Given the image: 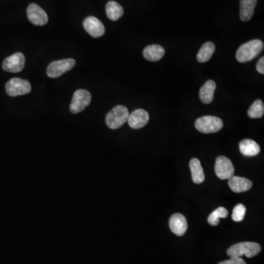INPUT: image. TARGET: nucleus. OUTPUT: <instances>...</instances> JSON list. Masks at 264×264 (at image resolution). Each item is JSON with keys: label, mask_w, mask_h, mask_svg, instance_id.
<instances>
[{"label": "nucleus", "mask_w": 264, "mask_h": 264, "mask_svg": "<svg viewBox=\"0 0 264 264\" xmlns=\"http://www.w3.org/2000/svg\"><path fill=\"white\" fill-rule=\"evenodd\" d=\"M264 47V43L262 40L259 39L250 40L238 48L236 54L237 60L242 63L249 62L260 54L263 51Z\"/></svg>", "instance_id": "nucleus-1"}, {"label": "nucleus", "mask_w": 264, "mask_h": 264, "mask_svg": "<svg viewBox=\"0 0 264 264\" xmlns=\"http://www.w3.org/2000/svg\"><path fill=\"white\" fill-rule=\"evenodd\" d=\"M261 251V245L256 242H240L231 246L228 250L227 254L231 258H241L243 256L247 258H253L259 254Z\"/></svg>", "instance_id": "nucleus-2"}, {"label": "nucleus", "mask_w": 264, "mask_h": 264, "mask_svg": "<svg viewBox=\"0 0 264 264\" xmlns=\"http://www.w3.org/2000/svg\"><path fill=\"white\" fill-rule=\"evenodd\" d=\"M129 112L125 106L118 105L109 111L106 116V123L111 129H119L128 120Z\"/></svg>", "instance_id": "nucleus-3"}, {"label": "nucleus", "mask_w": 264, "mask_h": 264, "mask_svg": "<svg viewBox=\"0 0 264 264\" xmlns=\"http://www.w3.org/2000/svg\"><path fill=\"white\" fill-rule=\"evenodd\" d=\"M223 127V120L215 116L201 117L195 121V128L204 134H212L221 130Z\"/></svg>", "instance_id": "nucleus-4"}, {"label": "nucleus", "mask_w": 264, "mask_h": 264, "mask_svg": "<svg viewBox=\"0 0 264 264\" xmlns=\"http://www.w3.org/2000/svg\"><path fill=\"white\" fill-rule=\"evenodd\" d=\"M5 90L8 96L16 97L30 93L32 87L27 80L19 78H13L7 82Z\"/></svg>", "instance_id": "nucleus-5"}, {"label": "nucleus", "mask_w": 264, "mask_h": 264, "mask_svg": "<svg viewBox=\"0 0 264 264\" xmlns=\"http://www.w3.org/2000/svg\"><path fill=\"white\" fill-rule=\"evenodd\" d=\"M75 64H76V61L73 59L54 61L48 65L46 73L51 78L60 77L63 73L68 72L70 70L72 69Z\"/></svg>", "instance_id": "nucleus-6"}, {"label": "nucleus", "mask_w": 264, "mask_h": 264, "mask_svg": "<svg viewBox=\"0 0 264 264\" xmlns=\"http://www.w3.org/2000/svg\"><path fill=\"white\" fill-rule=\"evenodd\" d=\"M91 102V95L86 90H78L73 94L70 110L73 114L79 113L88 107Z\"/></svg>", "instance_id": "nucleus-7"}, {"label": "nucleus", "mask_w": 264, "mask_h": 264, "mask_svg": "<svg viewBox=\"0 0 264 264\" xmlns=\"http://www.w3.org/2000/svg\"><path fill=\"white\" fill-rule=\"evenodd\" d=\"M215 173L222 180H229L234 175V167L232 162L226 156H218L215 162Z\"/></svg>", "instance_id": "nucleus-8"}, {"label": "nucleus", "mask_w": 264, "mask_h": 264, "mask_svg": "<svg viewBox=\"0 0 264 264\" xmlns=\"http://www.w3.org/2000/svg\"><path fill=\"white\" fill-rule=\"evenodd\" d=\"M25 65V57L21 52H17L7 57L2 62V68L7 72L18 73L22 71Z\"/></svg>", "instance_id": "nucleus-9"}, {"label": "nucleus", "mask_w": 264, "mask_h": 264, "mask_svg": "<svg viewBox=\"0 0 264 264\" xmlns=\"http://www.w3.org/2000/svg\"><path fill=\"white\" fill-rule=\"evenodd\" d=\"M29 21L37 26H43L48 22L46 12L36 4H30L26 10Z\"/></svg>", "instance_id": "nucleus-10"}, {"label": "nucleus", "mask_w": 264, "mask_h": 264, "mask_svg": "<svg viewBox=\"0 0 264 264\" xmlns=\"http://www.w3.org/2000/svg\"><path fill=\"white\" fill-rule=\"evenodd\" d=\"M83 26L89 35L93 37H99L104 35L105 28L98 18L94 16H89L84 21Z\"/></svg>", "instance_id": "nucleus-11"}, {"label": "nucleus", "mask_w": 264, "mask_h": 264, "mask_svg": "<svg viewBox=\"0 0 264 264\" xmlns=\"http://www.w3.org/2000/svg\"><path fill=\"white\" fill-rule=\"evenodd\" d=\"M149 115L148 112L143 109L134 110L129 115L128 123L129 126L134 129H140L144 127L149 121Z\"/></svg>", "instance_id": "nucleus-12"}, {"label": "nucleus", "mask_w": 264, "mask_h": 264, "mask_svg": "<svg viewBox=\"0 0 264 264\" xmlns=\"http://www.w3.org/2000/svg\"><path fill=\"white\" fill-rule=\"evenodd\" d=\"M169 226L172 232L179 237L184 235L188 228L185 217L179 213L175 214L170 217Z\"/></svg>", "instance_id": "nucleus-13"}, {"label": "nucleus", "mask_w": 264, "mask_h": 264, "mask_svg": "<svg viewBox=\"0 0 264 264\" xmlns=\"http://www.w3.org/2000/svg\"><path fill=\"white\" fill-rule=\"evenodd\" d=\"M228 185L233 192L242 193L251 190L253 187L252 181L240 176H233L228 181Z\"/></svg>", "instance_id": "nucleus-14"}, {"label": "nucleus", "mask_w": 264, "mask_h": 264, "mask_svg": "<svg viewBox=\"0 0 264 264\" xmlns=\"http://www.w3.org/2000/svg\"><path fill=\"white\" fill-rule=\"evenodd\" d=\"M217 84L215 81L208 80L201 87L200 90V98L204 104H208L212 102L215 96V91L216 90Z\"/></svg>", "instance_id": "nucleus-15"}, {"label": "nucleus", "mask_w": 264, "mask_h": 264, "mask_svg": "<svg viewBox=\"0 0 264 264\" xmlns=\"http://www.w3.org/2000/svg\"><path fill=\"white\" fill-rule=\"evenodd\" d=\"M165 54V48L160 45L154 44L146 46L143 50V56L147 60L156 62L160 60Z\"/></svg>", "instance_id": "nucleus-16"}, {"label": "nucleus", "mask_w": 264, "mask_h": 264, "mask_svg": "<svg viewBox=\"0 0 264 264\" xmlns=\"http://www.w3.org/2000/svg\"><path fill=\"white\" fill-rule=\"evenodd\" d=\"M257 0H241L240 18L242 21H248L252 18Z\"/></svg>", "instance_id": "nucleus-17"}, {"label": "nucleus", "mask_w": 264, "mask_h": 264, "mask_svg": "<svg viewBox=\"0 0 264 264\" xmlns=\"http://www.w3.org/2000/svg\"><path fill=\"white\" fill-rule=\"evenodd\" d=\"M190 168L192 173V179L196 184H202L205 180L204 169L201 166V161L193 158L190 162Z\"/></svg>", "instance_id": "nucleus-18"}, {"label": "nucleus", "mask_w": 264, "mask_h": 264, "mask_svg": "<svg viewBox=\"0 0 264 264\" xmlns=\"http://www.w3.org/2000/svg\"><path fill=\"white\" fill-rule=\"evenodd\" d=\"M240 150L244 156H255L260 153L261 148L254 140L246 139L240 142Z\"/></svg>", "instance_id": "nucleus-19"}, {"label": "nucleus", "mask_w": 264, "mask_h": 264, "mask_svg": "<svg viewBox=\"0 0 264 264\" xmlns=\"http://www.w3.org/2000/svg\"><path fill=\"white\" fill-rule=\"evenodd\" d=\"M107 17L112 21H118L124 13L123 7L115 1H109L106 6Z\"/></svg>", "instance_id": "nucleus-20"}, {"label": "nucleus", "mask_w": 264, "mask_h": 264, "mask_svg": "<svg viewBox=\"0 0 264 264\" xmlns=\"http://www.w3.org/2000/svg\"><path fill=\"white\" fill-rule=\"evenodd\" d=\"M215 45L212 42H206L202 46L201 49L198 51V55H197V59L198 62H206L210 60L212 58V55L215 53Z\"/></svg>", "instance_id": "nucleus-21"}, {"label": "nucleus", "mask_w": 264, "mask_h": 264, "mask_svg": "<svg viewBox=\"0 0 264 264\" xmlns=\"http://www.w3.org/2000/svg\"><path fill=\"white\" fill-rule=\"evenodd\" d=\"M248 116L251 118H261L264 114V102L262 100L258 99L253 102L248 109Z\"/></svg>", "instance_id": "nucleus-22"}, {"label": "nucleus", "mask_w": 264, "mask_h": 264, "mask_svg": "<svg viewBox=\"0 0 264 264\" xmlns=\"http://www.w3.org/2000/svg\"><path fill=\"white\" fill-rule=\"evenodd\" d=\"M228 215V211L226 208L219 207L208 217V223L211 226H216L220 223V218H226Z\"/></svg>", "instance_id": "nucleus-23"}, {"label": "nucleus", "mask_w": 264, "mask_h": 264, "mask_svg": "<svg viewBox=\"0 0 264 264\" xmlns=\"http://www.w3.org/2000/svg\"><path fill=\"white\" fill-rule=\"evenodd\" d=\"M246 214V208L243 204H238L233 211L232 219L234 221L240 223L245 218Z\"/></svg>", "instance_id": "nucleus-24"}, {"label": "nucleus", "mask_w": 264, "mask_h": 264, "mask_svg": "<svg viewBox=\"0 0 264 264\" xmlns=\"http://www.w3.org/2000/svg\"><path fill=\"white\" fill-rule=\"evenodd\" d=\"M218 264H247L242 258L231 257L229 260L224 261Z\"/></svg>", "instance_id": "nucleus-25"}, {"label": "nucleus", "mask_w": 264, "mask_h": 264, "mask_svg": "<svg viewBox=\"0 0 264 264\" xmlns=\"http://www.w3.org/2000/svg\"><path fill=\"white\" fill-rule=\"evenodd\" d=\"M257 71L262 74H264V57H262L257 63Z\"/></svg>", "instance_id": "nucleus-26"}]
</instances>
